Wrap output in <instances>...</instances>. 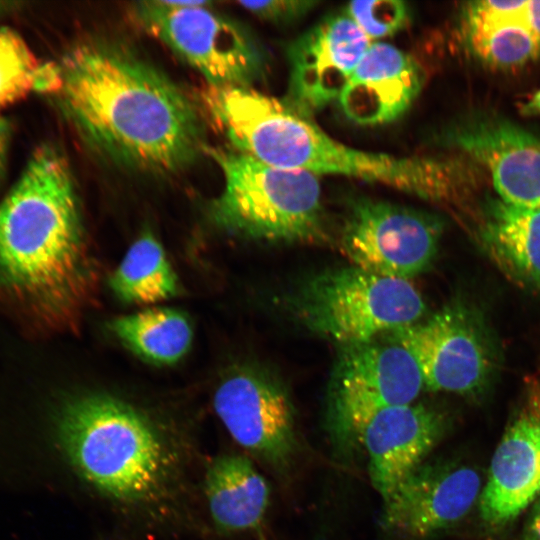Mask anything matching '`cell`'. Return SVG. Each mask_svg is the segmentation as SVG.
I'll return each mask as SVG.
<instances>
[{
	"label": "cell",
	"mask_w": 540,
	"mask_h": 540,
	"mask_svg": "<svg viewBox=\"0 0 540 540\" xmlns=\"http://www.w3.org/2000/svg\"><path fill=\"white\" fill-rule=\"evenodd\" d=\"M57 103L91 148L128 167L170 174L204 151V124L186 93L124 45L91 40L58 64Z\"/></svg>",
	"instance_id": "6da1fadb"
},
{
	"label": "cell",
	"mask_w": 540,
	"mask_h": 540,
	"mask_svg": "<svg viewBox=\"0 0 540 540\" xmlns=\"http://www.w3.org/2000/svg\"><path fill=\"white\" fill-rule=\"evenodd\" d=\"M442 232L434 214L361 197L350 205L337 240L350 265L410 281L433 263Z\"/></svg>",
	"instance_id": "9c48e42d"
},
{
	"label": "cell",
	"mask_w": 540,
	"mask_h": 540,
	"mask_svg": "<svg viewBox=\"0 0 540 540\" xmlns=\"http://www.w3.org/2000/svg\"><path fill=\"white\" fill-rule=\"evenodd\" d=\"M491 178L497 196L540 209V138L498 115L474 113L452 122L440 136Z\"/></svg>",
	"instance_id": "7c38bea8"
},
{
	"label": "cell",
	"mask_w": 540,
	"mask_h": 540,
	"mask_svg": "<svg viewBox=\"0 0 540 540\" xmlns=\"http://www.w3.org/2000/svg\"><path fill=\"white\" fill-rule=\"evenodd\" d=\"M209 1H145L135 7L144 28L195 68L209 86L252 87L267 56L243 25L219 15Z\"/></svg>",
	"instance_id": "52a82bcc"
},
{
	"label": "cell",
	"mask_w": 540,
	"mask_h": 540,
	"mask_svg": "<svg viewBox=\"0 0 540 540\" xmlns=\"http://www.w3.org/2000/svg\"><path fill=\"white\" fill-rule=\"evenodd\" d=\"M443 416L423 403L384 409L362 429L359 444L365 448L373 487L385 500L441 439Z\"/></svg>",
	"instance_id": "2e32d148"
},
{
	"label": "cell",
	"mask_w": 540,
	"mask_h": 540,
	"mask_svg": "<svg viewBox=\"0 0 540 540\" xmlns=\"http://www.w3.org/2000/svg\"><path fill=\"white\" fill-rule=\"evenodd\" d=\"M44 432L38 442L106 499L140 508L171 496L176 452L162 431L129 403L99 393L66 398Z\"/></svg>",
	"instance_id": "277c9868"
},
{
	"label": "cell",
	"mask_w": 540,
	"mask_h": 540,
	"mask_svg": "<svg viewBox=\"0 0 540 540\" xmlns=\"http://www.w3.org/2000/svg\"><path fill=\"white\" fill-rule=\"evenodd\" d=\"M200 99L231 148L265 164L379 182L436 202L446 203L452 194V159L397 157L349 147L282 100L252 87L207 85Z\"/></svg>",
	"instance_id": "3957f363"
},
{
	"label": "cell",
	"mask_w": 540,
	"mask_h": 540,
	"mask_svg": "<svg viewBox=\"0 0 540 540\" xmlns=\"http://www.w3.org/2000/svg\"><path fill=\"white\" fill-rule=\"evenodd\" d=\"M532 531L536 537L537 540H540V501L537 505V508L535 510L533 519H532V525H531Z\"/></svg>",
	"instance_id": "f546056e"
},
{
	"label": "cell",
	"mask_w": 540,
	"mask_h": 540,
	"mask_svg": "<svg viewBox=\"0 0 540 540\" xmlns=\"http://www.w3.org/2000/svg\"><path fill=\"white\" fill-rule=\"evenodd\" d=\"M8 132H0V182L2 181L7 163Z\"/></svg>",
	"instance_id": "83f0119b"
},
{
	"label": "cell",
	"mask_w": 540,
	"mask_h": 540,
	"mask_svg": "<svg viewBox=\"0 0 540 540\" xmlns=\"http://www.w3.org/2000/svg\"><path fill=\"white\" fill-rule=\"evenodd\" d=\"M423 82V70L414 57L392 44L375 42L353 71L338 103L355 124H387L409 109Z\"/></svg>",
	"instance_id": "e0dca14e"
},
{
	"label": "cell",
	"mask_w": 540,
	"mask_h": 540,
	"mask_svg": "<svg viewBox=\"0 0 540 540\" xmlns=\"http://www.w3.org/2000/svg\"><path fill=\"white\" fill-rule=\"evenodd\" d=\"M540 494V390L532 389L502 436L480 494L490 525L506 524Z\"/></svg>",
	"instance_id": "9a60e30c"
},
{
	"label": "cell",
	"mask_w": 540,
	"mask_h": 540,
	"mask_svg": "<svg viewBox=\"0 0 540 540\" xmlns=\"http://www.w3.org/2000/svg\"><path fill=\"white\" fill-rule=\"evenodd\" d=\"M486 200L482 234L492 256L510 277L540 288V209Z\"/></svg>",
	"instance_id": "ffe728a7"
},
{
	"label": "cell",
	"mask_w": 540,
	"mask_h": 540,
	"mask_svg": "<svg viewBox=\"0 0 540 540\" xmlns=\"http://www.w3.org/2000/svg\"><path fill=\"white\" fill-rule=\"evenodd\" d=\"M390 336L414 357L427 390L474 392L492 372L488 337L476 316L459 304L446 306Z\"/></svg>",
	"instance_id": "8fae6325"
},
{
	"label": "cell",
	"mask_w": 540,
	"mask_h": 540,
	"mask_svg": "<svg viewBox=\"0 0 540 540\" xmlns=\"http://www.w3.org/2000/svg\"><path fill=\"white\" fill-rule=\"evenodd\" d=\"M205 495L215 528L231 534L262 523L270 488L249 458L227 454L214 459L207 469Z\"/></svg>",
	"instance_id": "d6986e66"
},
{
	"label": "cell",
	"mask_w": 540,
	"mask_h": 540,
	"mask_svg": "<svg viewBox=\"0 0 540 540\" xmlns=\"http://www.w3.org/2000/svg\"><path fill=\"white\" fill-rule=\"evenodd\" d=\"M110 330L141 359L156 365H171L189 350L193 331L182 312L155 307L117 317Z\"/></svg>",
	"instance_id": "44dd1931"
},
{
	"label": "cell",
	"mask_w": 540,
	"mask_h": 540,
	"mask_svg": "<svg viewBox=\"0 0 540 540\" xmlns=\"http://www.w3.org/2000/svg\"><path fill=\"white\" fill-rule=\"evenodd\" d=\"M424 388L414 357L401 344L376 339L340 346L327 390V425L345 451L378 412L414 403Z\"/></svg>",
	"instance_id": "ba28073f"
},
{
	"label": "cell",
	"mask_w": 540,
	"mask_h": 540,
	"mask_svg": "<svg viewBox=\"0 0 540 540\" xmlns=\"http://www.w3.org/2000/svg\"><path fill=\"white\" fill-rule=\"evenodd\" d=\"M94 271L65 155L37 146L0 200V285L53 315L76 312Z\"/></svg>",
	"instance_id": "7a4b0ae2"
},
{
	"label": "cell",
	"mask_w": 540,
	"mask_h": 540,
	"mask_svg": "<svg viewBox=\"0 0 540 540\" xmlns=\"http://www.w3.org/2000/svg\"><path fill=\"white\" fill-rule=\"evenodd\" d=\"M238 4L260 19L274 24H291L313 10L317 1L309 0H268L240 1Z\"/></svg>",
	"instance_id": "d4e9b609"
},
{
	"label": "cell",
	"mask_w": 540,
	"mask_h": 540,
	"mask_svg": "<svg viewBox=\"0 0 540 540\" xmlns=\"http://www.w3.org/2000/svg\"><path fill=\"white\" fill-rule=\"evenodd\" d=\"M480 490L469 466L423 463L383 500L382 525L405 540L426 539L462 519Z\"/></svg>",
	"instance_id": "5bb4252c"
},
{
	"label": "cell",
	"mask_w": 540,
	"mask_h": 540,
	"mask_svg": "<svg viewBox=\"0 0 540 540\" xmlns=\"http://www.w3.org/2000/svg\"><path fill=\"white\" fill-rule=\"evenodd\" d=\"M213 407L240 446L278 472L300 451L296 414L286 387L273 375L242 368L217 387Z\"/></svg>",
	"instance_id": "30bf717a"
},
{
	"label": "cell",
	"mask_w": 540,
	"mask_h": 540,
	"mask_svg": "<svg viewBox=\"0 0 540 540\" xmlns=\"http://www.w3.org/2000/svg\"><path fill=\"white\" fill-rule=\"evenodd\" d=\"M525 21L540 45V1H527L525 7Z\"/></svg>",
	"instance_id": "484cf974"
},
{
	"label": "cell",
	"mask_w": 540,
	"mask_h": 540,
	"mask_svg": "<svg viewBox=\"0 0 540 540\" xmlns=\"http://www.w3.org/2000/svg\"><path fill=\"white\" fill-rule=\"evenodd\" d=\"M369 39L391 36L408 23L410 8L398 0L352 1L344 9Z\"/></svg>",
	"instance_id": "cb8c5ba5"
},
{
	"label": "cell",
	"mask_w": 540,
	"mask_h": 540,
	"mask_svg": "<svg viewBox=\"0 0 540 540\" xmlns=\"http://www.w3.org/2000/svg\"><path fill=\"white\" fill-rule=\"evenodd\" d=\"M371 45L346 14L330 15L290 42L286 106L310 118L338 100Z\"/></svg>",
	"instance_id": "4fadbf2b"
},
{
	"label": "cell",
	"mask_w": 540,
	"mask_h": 540,
	"mask_svg": "<svg viewBox=\"0 0 540 540\" xmlns=\"http://www.w3.org/2000/svg\"><path fill=\"white\" fill-rule=\"evenodd\" d=\"M58 64L42 62L14 29L0 27V111L32 93L57 92Z\"/></svg>",
	"instance_id": "603a6c76"
},
{
	"label": "cell",
	"mask_w": 540,
	"mask_h": 540,
	"mask_svg": "<svg viewBox=\"0 0 540 540\" xmlns=\"http://www.w3.org/2000/svg\"><path fill=\"white\" fill-rule=\"evenodd\" d=\"M524 115H540V89H538L522 106Z\"/></svg>",
	"instance_id": "4316f807"
},
{
	"label": "cell",
	"mask_w": 540,
	"mask_h": 540,
	"mask_svg": "<svg viewBox=\"0 0 540 540\" xmlns=\"http://www.w3.org/2000/svg\"><path fill=\"white\" fill-rule=\"evenodd\" d=\"M22 2L0 0V17L20 9Z\"/></svg>",
	"instance_id": "f1b7e54d"
},
{
	"label": "cell",
	"mask_w": 540,
	"mask_h": 540,
	"mask_svg": "<svg viewBox=\"0 0 540 540\" xmlns=\"http://www.w3.org/2000/svg\"><path fill=\"white\" fill-rule=\"evenodd\" d=\"M224 186L214 221L250 239L323 245L331 238L317 175L265 164L231 147L210 149Z\"/></svg>",
	"instance_id": "5b68a950"
},
{
	"label": "cell",
	"mask_w": 540,
	"mask_h": 540,
	"mask_svg": "<svg viewBox=\"0 0 540 540\" xmlns=\"http://www.w3.org/2000/svg\"><path fill=\"white\" fill-rule=\"evenodd\" d=\"M109 284L118 299L132 304L160 302L179 291L178 277L151 233H144L132 243Z\"/></svg>",
	"instance_id": "7402d4cb"
},
{
	"label": "cell",
	"mask_w": 540,
	"mask_h": 540,
	"mask_svg": "<svg viewBox=\"0 0 540 540\" xmlns=\"http://www.w3.org/2000/svg\"><path fill=\"white\" fill-rule=\"evenodd\" d=\"M287 306L308 331L340 346L413 325L426 310L411 281L378 276L353 265L310 276L288 296Z\"/></svg>",
	"instance_id": "8992f818"
},
{
	"label": "cell",
	"mask_w": 540,
	"mask_h": 540,
	"mask_svg": "<svg viewBox=\"0 0 540 540\" xmlns=\"http://www.w3.org/2000/svg\"><path fill=\"white\" fill-rule=\"evenodd\" d=\"M8 124L6 120L0 116V132H8Z\"/></svg>",
	"instance_id": "4dcf8cb0"
},
{
	"label": "cell",
	"mask_w": 540,
	"mask_h": 540,
	"mask_svg": "<svg viewBox=\"0 0 540 540\" xmlns=\"http://www.w3.org/2000/svg\"><path fill=\"white\" fill-rule=\"evenodd\" d=\"M527 1H474L464 8L462 31L471 53L494 69L523 66L540 56L525 21Z\"/></svg>",
	"instance_id": "ac0fdd59"
}]
</instances>
